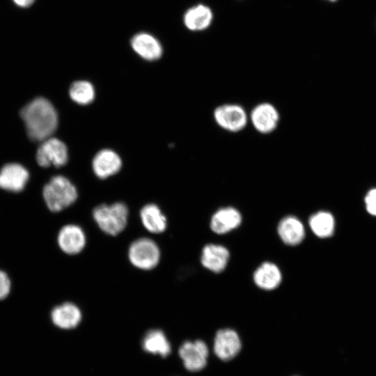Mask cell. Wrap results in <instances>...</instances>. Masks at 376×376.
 Masks as SVG:
<instances>
[{"label":"cell","mask_w":376,"mask_h":376,"mask_svg":"<svg viewBox=\"0 0 376 376\" xmlns=\"http://www.w3.org/2000/svg\"><path fill=\"white\" fill-rule=\"evenodd\" d=\"M214 118L219 126L231 132H237L245 127L247 115L244 108L235 104H224L214 111Z\"/></svg>","instance_id":"cell-5"},{"label":"cell","mask_w":376,"mask_h":376,"mask_svg":"<svg viewBox=\"0 0 376 376\" xmlns=\"http://www.w3.org/2000/svg\"><path fill=\"white\" fill-rule=\"evenodd\" d=\"M140 217L143 226L152 233H161L166 228V219L159 207L148 204L142 207Z\"/></svg>","instance_id":"cell-20"},{"label":"cell","mask_w":376,"mask_h":376,"mask_svg":"<svg viewBox=\"0 0 376 376\" xmlns=\"http://www.w3.org/2000/svg\"><path fill=\"white\" fill-rule=\"evenodd\" d=\"M208 347L201 340L186 341L179 348L178 354L187 370L196 372L207 364Z\"/></svg>","instance_id":"cell-7"},{"label":"cell","mask_w":376,"mask_h":376,"mask_svg":"<svg viewBox=\"0 0 376 376\" xmlns=\"http://www.w3.org/2000/svg\"><path fill=\"white\" fill-rule=\"evenodd\" d=\"M57 241L59 247L63 252L75 255L83 250L86 244V236L79 226L69 224L60 230Z\"/></svg>","instance_id":"cell-12"},{"label":"cell","mask_w":376,"mask_h":376,"mask_svg":"<svg viewBox=\"0 0 376 376\" xmlns=\"http://www.w3.org/2000/svg\"><path fill=\"white\" fill-rule=\"evenodd\" d=\"M229 258L230 252L226 247L221 244H208L202 249L201 263L207 269L220 273L226 269Z\"/></svg>","instance_id":"cell-13"},{"label":"cell","mask_w":376,"mask_h":376,"mask_svg":"<svg viewBox=\"0 0 376 376\" xmlns=\"http://www.w3.org/2000/svg\"><path fill=\"white\" fill-rule=\"evenodd\" d=\"M132 49L147 61L159 59L163 52L160 42L152 34L141 32L135 34L130 41Z\"/></svg>","instance_id":"cell-11"},{"label":"cell","mask_w":376,"mask_h":376,"mask_svg":"<svg viewBox=\"0 0 376 376\" xmlns=\"http://www.w3.org/2000/svg\"><path fill=\"white\" fill-rule=\"evenodd\" d=\"M241 340L238 334L232 329H219L214 338V352L222 361L234 358L240 351Z\"/></svg>","instance_id":"cell-8"},{"label":"cell","mask_w":376,"mask_h":376,"mask_svg":"<svg viewBox=\"0 0 376 376\" xmlns=\"http://www.w3.org/2000/svg\"><path fill=\"white\" fill-rule=\"evenodd\" d=\"M242 220V214L237 209L227 206L219 208L212 214L210 227L214 233L223 235L239 227Z\"/></svg>","instance_id":"cell-10"},{"label":"cell","mask_w":376,"mask_h":376,"mask_svg":"<svg viewBox=\"0 0 376 376\" xmlns=\"http://www.w3.org/2000/svg\"><path fill=\"white\" fill-rule=\"evenodd\" d=\"M212 10L203 4L196 5L189 8L183 17L185 26L192 31H201L207 29L212 24Z\"/></svg>","instance_id":"cell-19"},{"label":"cell","mask_w":376,"mask_h":376,"mask_svg":"<svg viewBox=\"0 0 376 376\" xmlns=\"http://www.w3.org/2000/svg\"><path fill=\"white\" fill-rule=\"evenodd\" d=\"M308 226L315 236L327 238L334 233L335 219L329 212L321 210L310 216Z\"/></svg>","instance_id":"cell-21"},{"label":"cell","mask_w":376,"mask_h":376,"mask_svg":"<svg viewBox=\"0 0 376 376\" xmlns=\"http://www.w3.org/2000/svg\"><path fill=\"white\" fill-rule=\"evenodd\" d=\"M128 256L134 266L148 270L154 268L158 264L160 251L153 240L143 237L135 240L130 245Z\"/></svg>","instance_id":"cell-4"},{"label":"cell","mask_w":376,"mask_h":376,"mask_svg":"<svg viewBox=\"0 0 376 376\" xmlns=\"http://www.w3.org/2000/svg\"><path fill=\"white\" fill-rule=\"evenodd\" d=\"M93 216L102 231L111 235H116L126 227L128 209L120 202L111 205L102 204L95 207Z\"/></svg>","instance_id":"cell-3"},{"label":"cell","mask_w":376,"mask_h":376,"mask_svg":"<svg viewBox=\"0 0 376 376\" xmlns=\"http://www.w3.org/2000/svg\"><path fill=\"white\" fill-rule=\"evenodd\" d=\"M13 1L19 6L28 7L33 3L34 0H13Z\"/></svg>","instance_id":"cell-26"},{"label":"cell","mask_w":376,"mask_h":376,"mask_svg":"<svg viewBox=\"0 0 376 376\" xmlns=\"http://www.w3.org/2000/svg\"><path fill=\"white\" fill-rule=\"evenodd\" d=\"M69 94L73 101L85 105L94 100L95 89L92 84L87 81H77L70 86Z\"/></svg>","instance_id":"cell-23"},{"label":"cell","mask_w":376,"mask_h":376,"mask_svg":"<svg viewBox=\"0 0 376 376\" xmlns=\"http://www.w3.org/2000/svg\"><path fill=\"white\" fill-rule=\"evenodd\" d=\"M142 346L147 352L162 357L168 356L171 351V345L166 336L159 329H152L148 331L143 339Z\"/></svg>","instance_id":"cell-22"},{"label":"cell","mask_w":376,"mask_h":376,"mask_svg":"<svg viewBox=\"0 0 376 376\" xmlns=\"http://www.w3.org/2000/svg\"><path fill=\"white\" fill-rule=\"evenodd\" d=\"M364 203L367 212L376 216V188L370 189L364 198Z\"/></svg>","instance_id":"cell-24"},{"label":"cell","mask_w":376,"mask_h":376,"mask_svg":"<svg viewBox=\"0 0 376 376\" xmlns=\"http://www.w3.org/2000/svg\"><path fill=\"white\" fill-rule=\"evenodd\" d=\"M327 1L334 2V1H336L337 0H327Z\"/></svg>","instance_id":"cell-27"},{"label":"cell","mask_w":376,"mask_h":376,"mask_svg":"<svg viewBox=\"0 0 376 376\" xmlns=\"http://www.w3.org/2000/svg\"><path fill=\"white\" fill-rule=\"evenodd\" d=\"M122 162L114 151L104 149L99 151L93 158V169L100 178H107L116 173L121 168Z\"/></svg>","instance_id":"cell-17"},{"label":"cell","mask_w":376,"mask_h":376,"mask_svg":"<svg viewBox=\"0 0 376 376\" xmlns=\"http://www.w3.org/2000/svg\"><path fill=\"white\" fill-rule=\"evenodd\" d=\"M250 118L252 125L258 132L269 134L277 127L279 113L273 104L263 102L253 109Z\"/></svg>","instance_id":"cell-9"},{"label":"cell","mask_w":376,"mask_h":376,"mask_svg":"<svg viewBox=\"0 0 376 376\" xmlns=\"http://www.w3.org/2000/svg\"><path fill=\"white\" fill-rule=\"evenodd\" d=\"M36 161L42 167L63 166L68 161L65 144L56 138L42 141L36 152Z\"/></svg>","instance_id":"cell-6"},{"label":"cell","mask_w":376,"mask_h":376,"mask_svg":"<svg viewBox=\"0 0 376 376\" xmlns=\"http://www.w3.org/2000/svg\"><path fill=\"white\" fill-rule=\"evenodd\" d=\"M43 197L51 211L59 212L76 201L77 191L68 179L57 175L52 178L45 186Z\"/></svg>","instance_id":"cell-2"},{"label":"cell","mask_w":376,"mask_h":376,"mask_svg":"<svg viewBox=\"0 0 376 376\" xmlns=\"http://www.w3.org/2000/svg\"><path fill=\"white\" fill-rule=\"evenodd\" d=\"M253 280L257 287L265 290H273L282 281L279 267L274 263L265 261L253 272Z\"/></svg>","instance_id":"cell-16"},{"label":"cell","mask_w":376,"mask_h":376,"mask_svg":"<svg viewBox=\"0 0 376 376\" xmlns=\"http://www.w3.org/2000/svg\"><path fill=\"white\" fill-rule=\"evenodd\" d=\"M276 230L281 240L288 246L298 245L305 237L304 226L295 216L288 215L282 218Z\"/></svg>","instance_id":"cell-15"},{"label":"cell","mask_w":376,"mask_h":376,"mask_svg":"<svg viewBox=\"0 0 376 376\" xmlns=\"http://www.w3.org/2000/svg\"><path fill=\"white\" fill-rule=\"evenodd\" d=\"M29 180V173L16 163L6 164L0 171V187L13 192L22 191Z\"/></svg>","instance_id":"cell-14"},{"label":"cell","mask_w":376,"mask_h":376,"mask_svg":"<svg viewBox=\"0 0 376 376\" xmlns=\"http://www.w3.org/2000/svg\"><path fill=\"white\" fill-rule=\"evenodd\" d=\"M80 309L75 304L66 302L56 306L51 313L53 323L58 327L69 329L76 327L81 320Z\"/></svg>","instance_id":"cell-18"},{"label":"cell","mask_w":376,"mask_h":376,"mask_svg":"<svg viewBox=\"0 0 376 376\" xmlns=\"http://www.w3.org/2000/svg\"><path fill=\"white\" fill-rule=\"evenodd\" d=\"M11 283L7 274L0 269V300L5 299L10 293Z\"/></svg>","instance_id":"cell-25"},{"label":"cell","mask_w":376,"mask_h":376,"mask_svg":"<svg viewBox=\"0 0 376 376\" xmlns=\"http://www.w3.org/2000/svg\"><path fill=\"white\" fill-rule=\"evenodd\" d=\"M20 116L29 138L42 141L52 135L58 125L56 111L49 101L37 97L27 104L20 111Z\"/></svg>","instance_id":"cell-1"}]
</instances>
